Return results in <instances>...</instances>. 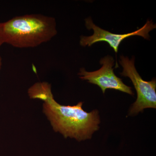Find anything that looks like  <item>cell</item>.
Listing matches in <instances>:
<instances>
[{
	"instance_id": "cell-2",
	"label": "cell",
	"mask_w": 156,
	"mask_h": 156,
	"mask_svg": "<svg viewBox=\"0 0 156 156\" xmlns=\"http://www.w3.org/2000/svg\"><path fill=\"white\" fill-rule=\"evenodd\" d=\"M57 34L55 18L41 14L17 16L0 23L1 41L14 48H35L50 41Z\"/></svg>"
},
{
	"instance_id": "cell-5",
	"label": "cell",
	"mask_w": 156,
	"mask_h": 156,
	"mask_svg": "<svg viewBox=\"0 0 156 156\" xmlns=\"http://www.w3.org/2000/svg\"><path fill=\"white\" fill-rule=\"evenodd\" d=\"M114 62L112 56H107L101 59L100 63L102 66L100 69L88 72L84 68H81L78 76L81 80L88 81L90 83L100 87L104 94L107 89H111L134 95L132 88L124 84L122 79L115 75L113 68Z\"/></svg>"
},
{
	"instance_id": "cell-6",
	"label": "cell",
	"mask_w": 156,
	"mask_h": 156,
	"mask_svg": "<svg viewBox=\"0 0 156 156\" xmlns=\"http://www.w3.org/2000/svg\"><path fill=\"white\" fill-rule=\"evenodd\" d=\"M3 43L1 41V39H0V48H1V46L3 44ZM2 59L1 58V56H0V69H1V67H2Z\"/></svg>"
},
{
	"instance_id": "cell-3",
	"label": "cell",
	"mask_w": 156,
	"mask_h": 156,
	"mask_svg": "<svg viewBox=\"0 0 156 156\" xmlns=\"http://www.w3.org/2000/svg\"><path fill=\"white\" fill-rule=\"evenodd\" d=\"M134 57L129 59L127 56H121L119 63L123 68L121 76L128 77L134 85L137 94L136 101L132 104L129 115H137L147 108H156V80H143L136 71L134 65Z\"/></svg>"
},
{
	"instance_id": "cell-1",
	"label": "cell",
	"mask_w": 156,
	"mask_h": 156,
	"mask_svg": "<svg viewBox=\"0 0 156 156\" xmlns=\"http://www.w3.org/2000/svg\"><path fill=\"white\" fill-rule=\"evenodd\" d=\"M27 93L31 99L43 101V113L53 131L65 138L78 141L90 139L99 129L101 121L97 110L85 111L83 102L73 106L59 104L54 99L51 85L48 82H37L29 88Z\"/></svg>"
},
{
	"instance_id": "cell-4",
	"label": "cell",
	"mask_w": 156,
	"mask_h": 156,
	"mask_svg": "<svg viewBox=\"0 0 156 156\" xmlns=\"http://www.w3.org/2000/svg\"><path fill=\"white\" fill-rule=\"evenodd\" d=\"M85 24L88 30H92L94 33L90 36H81L80 40L81 46L83 47H91L97 42H106L116 53H118L119 46L125 39L133 36H138L149 40L150 32L156 28V24L154 23L152 20H147L145 24L139 29L129 33L121 34L112 33L101 28L94 24L90 17L85 19Z\"/></svg>"
}]
</instances>
